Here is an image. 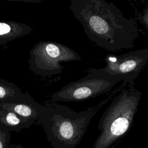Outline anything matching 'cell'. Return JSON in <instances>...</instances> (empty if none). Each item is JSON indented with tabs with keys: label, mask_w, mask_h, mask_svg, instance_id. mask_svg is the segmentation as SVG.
<instances>
[{
	"label": "cell",
	"mask_w": 148,
	"mask_h": 148,
	"mask_svg": "<svg viewBox=\"0 0 148 148\" xmlns=\"http://www.w3.org/2000/svg\"><path fill=\"white\" fill-rule=\"evenodd\" d=\"M69 9L92 42L109 51L132 48L140 29L136 20L126 18L105 0H71Z\"/></svg>",
	"instance_id": "6da1fadb"
},
{
	"label": "cell",
	"mask_w": 148,
	"mask_h": 148,
	"mask_svg": "<svg viewBox=\"0 0 148 148\" xmlns=\"http://www.w3.org/2000/svg\"><path fill=\"white\" fill-rule=\"evenodd\" d=\"M110 98L79 112L66 105L46 101L37 121L43 128L53 148H75L92 118Z\"/></svg>",
	"instance_id": "7a4b0ae2"
},
{
	"label": "cell",
	"mask_w": 148,
	"mask_h": 148,
	"mask_svg": "<svg viewBox=\"0 0 148 148\" xmlns=\"http://www.w3.org/2000/svg\"><path fill=\"white\" fill-rule=\"evenodd\" d=\"M134 84L121 89L103 113L98 128L101 133L92 148H110L130 129L141 99Z\"/></svg>",
	"instance_id": "3957f363"
},
{
	"label": "cell",
	"mask_w": 148,
	"mask_h": 148,
	"mask_svg": "<svg viewBox=\"0 0 148 148\" xmlns=\"http://www.w3.org/2000/svg\"><path fill=\"white\" fill-rule=\"evenodd\" d=\"M81 60L82 58L77 53L64 44L40 41L30 50L28 64L32 73L47 77L62 72L64 66L61 62Z\"/></svg>",
	"instance_id": "277c9868"
},
{
	"label": "cell",
	"mask_w": 148,
	"mask_h": 148,
	"mask_svg": "<svg viewBox=\"0 0 148 148\" xmlns=\"http://www.w3.org/2000/svg\"><path fill=\"white\" fill-rule=\"evenodd\" d=\"M87 75L72 82L51 95L52 101L78 102L108 93L121 79L88 68Z\"/></svg>",
	"instance_id": "5b68a950"
},
{
	"label": "cell",
	"mask_w": 148,
	"mask_h": 148,
	"mask_svg": "<svg viewBox=\"0 0 148 148\" xmlns=\"http://www.w3.org/2000/svg\"><path fill=\"white\" fill-rule=\"evenodd\" d=\"M106 65L97 71L121 79L123 83L134 84V80L148 62V48L136 50L122 55L107 56Z\"/></svg>",
	"instance_id": "8992f818"
},
{
	"label": "cell",
	"mask_w": 148,
	"mask_h": 148,
	"mask_svg": "<svg viewBox=\"0 0 148 148\" xmlns=\"http://www.w3.org/2000/svg\"><path fill=\"white\" fill-rule=\"evenodd\" d=\"M0 107L12 111L23 117L36 121L39 119L44 105L35 101L27 92V99L17 101L1 102H0Z\"/></svg>",
	"instance_id": "52a82bcc"
},
{
	"label": "cell",
	"mask_w": 148,
	"mask_h": 148,
	"mask_svg": "<svg viewBox=\"0 0 148 148\" xmlns=\"http://www.w3.org/2000/svg\"><path fill=\"white\" fill-rule=\"evenodd\" d=\"M33 29L29 25L13 21H0V46L28 35Z\"/></svg>",
	"instance_id": "ba28073f"
},
{
	"label": "cell",
	"mask_w": 148,
	"mask_h": 148,
	"mask_svg": "<svg viewBox=\"0 0 148 148\" xmlns=\"http://www.w3.org/2000/svg\"><path fill=\"white\" fill-rule=\"evenodd\" d=\"M35 121L0 107V123L9 131L19 132L31 126Z\"/></svg>",
	"instance_id": "9c48e42d"
},
{
	"label": "cell",
	"mask_w": 148,
	"mask_h": 148,
	"mask_svg": "<svg viewBox=\"0 0 148 148\" xmlns=\"http://www.w3.org/2000/svg\"><path fill=\"white\" fill-rule=\"evenodd\" d=\"M27 98V92H23L13 83L0 79V102L21 101Z\"/></svg>",
	"instance_id": "30bf717a"
},
{
	"label": "cell",
	"mask_w": 148,
	"mask_h": 148,
	"mask_svg": "<svg viewBox=\"0 0 148 148\" xmlns=\"http://www.w3.org/2000/svg\"><path fill=\"white\" fill-rule=\"evenodd\" d=\"M11 139L10 131L3 125H0V148H9Z\"/></svg>",
	"instance_id": "8fae6325"
},
{
	"label": "cell",
	"mask_w": 148,
	"mask_h": 148,
	"mask_svg": "<svg viewBox=\"0 0 148 148\" xmlns=\"http://www.w3.org/2000/svg\"><path fill=\"white\" fill-rule=\"evenodd\" d=\"M137 18L148 31V5L141 12L138 13Z\"/></svg>",
	"instance_id": "7c38bea8"
},
{
	"label": "cell",
	"mask_w": 148,
	"mask_h": 148,
	"mask_svg": "<svg viewBox=\"0 0 148 148\" xmlns=\"http://www.w3.org/2000/svg\"><path fill=\"white\" fill-rule=\"evenodd\" d=\"M10 1H17V2H31V3H40L45 0H8Z\"/></svg>",
	"instance_id": "4fadbf2b"
},
{
	"label": "cell",
	"mask_w": 148,
	"mask_h": 148,
	"mask_svg": "<svg viewBox=\"0 0 148 148\" xmlns=\"http://www.w3.org/2000/svg\"><path fill=\"white\" fill-rule=\"evenodd\" d=\"M9 148H24L21 145L17 144V145H12L9 146Z\"/></svg>",
	"instance_id": "5bb4252c"
},
{
	"label": "cell",
	"mask_w": 148,
	"mask_h": 148,
	"mask_svg": "<svg viewBox=\"0 0 148 148\" xmlns=\"http://www.w3.org/2000/svg\"><path fill=\"white\" fill-rule=\"evenodd\" d=\"M140 1H142V2H146V1H148V0H140Z\"/></svg>",
	"instance_id": "9a60e30c"
},
{
	"label": "cell",
	"mask_w": 148,
	"mask_h": 148,
	"mask_svg": "<svg viewBox=\"0 0 148 148\" xmlns=\"http://www.w3.org/2000/svg\"><path fill=\"white\" fill-rule=\"evenodd\" d=\"M0 125H1V123H0Z\"/></svg>",
	"instance_id": "2e32d148"
}]
</instances>
